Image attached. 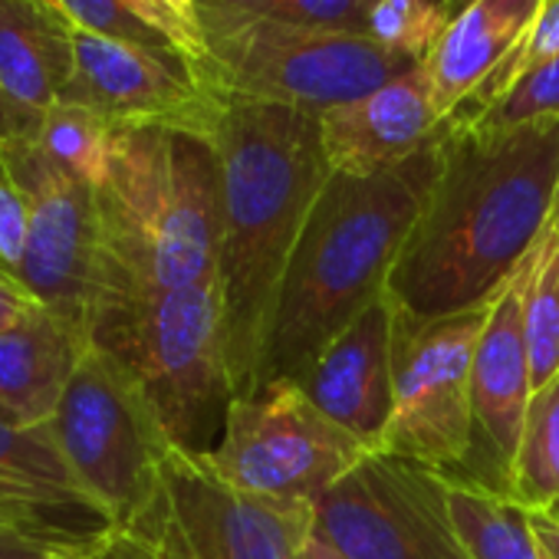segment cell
<instances>
[{"mask_svg": "<svg viewBox=\"0 0 559 559\" xmlns=\"http://www.w3.org/2000/svg\"><path fill=\"white\" fill-rule=\"evenodd\" d=\"M556 181L559 119L520 129L444 119L438 171L389 300L425 320L487 307L539 243Z\"/></svg>", "mask_w": 559, "mask_h": 559, "instance_id": "1", "label": "cell"}, {"mask_svg": "<svg viewBox=\"0 0 559 559\" xmlns=\"http://www.w3.org/2000/svg\"><path fill=\"white\" fill-rule=\"evenodd\" d=\"M211 145L221 168L217 300L234 399H247L260 389L290 253L333 168L320 116L287 106L224 103Z\"/></svg>", "mask_w": 559, "mask_h": 559, "instance_id": "2", "label": "cell"}, {"mask_svg": "<svg viewBox=\"0 0 559 559\" xmlns=\"http://www.w3.org/2000/svg\"><path fill=\"white\" fill-rule=\"evenodd\" d=\"M435 171L438 139L399 168L366 178L330 175L280 284L260 389L276 379L300 382L353 320L385 300Z\"/></svg>", "mask_w": 559, "mask_h": 559, "instance_id": "3", "label": "cell"}, {"mask_svg": "<svg viewBox=\"0 0 559 559\" xmlns=\"http://www.w3.org/2000/svg\"><path fill=\"white\" fill-rule=\"evenodd\" d=\"M93 201L99 237L93 307L112 297L217 287L221 168L211 139L119 129Z\"/></svg>", "mask_w": 559, "mask_h": 559, "instance_id": "4", "label": "cell"}, {"mask_svg": "<svg viewBox=\"0 0 559 559\" xmlns=\"http://www.w3.org/2000/svg\"><path fill=\"white\" fill-rule=\"evenodd\" d=\"M90 343L142 385L168 438L207 454L234 402L217 287L158 297H112L90 310Z\"/></svg>", "mask_w": 559, "mask_h": 559, "instance_id": "5", "label": "cell"}, {"mask_svg": "<svg viewBox=\"0 0 559 559\" xmlns=\"http://www.w3.org/2000/svg\"><path fill=\"white\" fill-rule=\"evenodd\" d=\"M207 60L198 80L221 103L326 112L421 67L369 34L198 11Z\"/></svg>", "mask_w": 559, "mask_h": 559, "instance_id": "6", "label": "cell"}, {"mask_svg": "<svg viewBox=\"0 0 559 559\" xmlns=\"http://www.w3.org/2000/svg\"><path fill=\"white\" fill-rule=\"evenodd\" d=\"M313 507L243 493L204 454L168 448L148 503L112 539L132 559H300Z\"/></svg>", "mask_w": 559, "mask_h": 559, "instance_id": "7", "label": "cell"}, {"mask_svg": "<svg viewBox=\"0 0 559 559\" xmlns=\"http://www.w3.org/2000/svg\"><path fill=\"white\" fill-rule=\"evenodd\" d=\"M47 428L112 530L148 503L175 444L142 385L96 343L86 346Z\"/></svg>", "mask_w": 559, "mask_h": 559, "instance_id": "8", "label": "cell"}, {"mask_svg": "<svg viewBox=\"0 0 559 559\" xmlns=\"http://www.w3.org/2000/svg\"><path fill=\"white\" fill-rule=\"evenodd\" d=\"M366 454L372 451L323 415L294 379H276L227 405L204 461L243 493L313 507Z\"/></svg>", "mask_w": 559, "mask_h": 559, "instance_id": "9", "label": "cell"}, {"mask_svg": "<svg viewBox=\"0 0 559 559\" xmlns=\"http://www.w3.org/2000/svg\"><path fill=\"white\" fill-rule=\"evenodd\" d=\"M487 307L425 320L392 304L395 408L382 451L444 474L467 471L474 448L471 366Z\"/></svg>", "mask_w": 559, "mask_h": 559, "instance_id": "10", "label": "cell"}, {"mask_svg": "<svg viewBox=\"0 0 559 559\" xmlns=\"http://www.w3.org/2000/svg\"><path fill=\"white\" fill-rule=\"evenodd\" d=\"M313 533L343 559H467L448 474L372 451L313 503Z\"/></svg>", "mask_w": 559, "mask_h": 559, "instance_id": "11", "label": "cell"}, {"mask_svg": "<svg viewBox=\"0 0 559 559\" xmlns=\"http://www.w3.org/2000/svg\"><path fill=\"white\" fill-rule=\"evenodd\" d=\"M31 194V227L17 276L44 310L90 336V307L96 294V201L93 185L60 171L34 139L0 142Z\"/></svg>", "mask_w": 559, "mask_h": 559, "instance_id": "12", "label": "cell"}, {"mask_svg": "<svg viewBox=\"0 0 559 559\" xmlns=\"http://www.w3.org/2000/svg\"><path fill=\"white\" fill-rule=\"evenodd\" d=\"M60 103L83 106L112 129H178L204 139L224 109L181 53L86 31H76V67Z\"/></svg>", "mask_w": 559, "mask_h": 559, "instance_id": "13", "label": "cell"}, {"mask_svg": "<svg viewBox=\"0 0 559 559\" xmlns=\"http://www.w3.org/2000/svg\"><path fill=\"white\" fill-rule=\"evenodd\" d=\"M530 263L533 253L490 300L471 366L474 448L464 477H477L507 493L526 408L533 399L530 353L523 336V287L530 276Z\"/></svg>", "mask_w": 559, "mask_h": 559, "instance_id": "14", "label": "cell"}, {"mask_svg": "<svg viewBox=\"0 0 559 559\" xmlns=\"http://www.w3.org/2000/svg\"><path fill=\"white\" fill-rule=\"evenodd\" d=\"M444 126L425 67L320 112L326 162L336 175H379L428 148Z\"/></svg>", "mask_w": 559, "mask_h": 559, "instance_id": "15", "label": "cell"}, {"mask_svg": "<svg viewBox=\"0 0 559 559\" xmlns=\"http://www.w3.org/2000/svg\"><path fill=\"white\" fill-rule=\"evenodd\" d=\"M307 399L369 451H382L392 408V300L372 304L353 320L297 382Z\"/></svg>", "mask_w": 559, "mask_h": 559, "instance_id": "16", "label": "cell"}, {"mask_svg": "<svg viewBox=\"0 0 559 559\" xmlns=\"http://www.w3.org/2000/svg\"><path fill=\"white\" fill-rule=\"evenodd\" d=\"M73 67L76 27L53 0H0V103L17 139L63 99Z\"/></svg>", "mask_w": 559, "mask_h": 559, "instance_id": "17", "label": "cell"}, {"mask_svg": "<svg viewBox=\"0 0 559 559\" xmlns=\"http://www.w3.org/2000/svg\"><path fill=\"white\" fill-rule=\"evenodd\" d=\"M539 8L543 0H471L448 17L435 50L421 63L444 119L464 109L520 47Z\"/></svg>", "mask_w": 559, "mask_h": 559, "instance_id": "18", "label": "cell"}, {"mask_svg": "<svg viewBox=\"0 0 559 559\" xmlns=\"http://www.w3.org/2000/svg\"><path fill=\"white\" fill-rule=\"evenodd\" d=\"M90 336L50 310L0 336V421L40 428L60 405Z\"/></svg>", "mask_w": 559, "mask_h": 559, "instance_id": "19", "label": "cell"}, {"mask_svg": "<svg viewBox=\"0 0 559 559\" xmlns=\"http://www.w3.org/2000/svg\"><path fill=\"white\" fill-rule=\"evenodd\" d=\"M0 484L37 497L93 533H112V523L63 461L47 425L17 428L0 421Z\"/></svg>", "mask_w": 559, "mask_h": 559, "instance_id": "20", "label": "cell"}, {"mask_svg": "<svg viewBox=\"0 0 559 559\" xmlns=\"http://www.w3.org/2000/svg\"><path fill=\"white\" fill-rule=\"evenodd\" d=\"M451 520L467 559H549L530 507L477 477L448 474Z\"/></svg>", "mask_w": 559, "mask_h": 559, "instance_id": "21", "label": "cell"}, {"mask_svg": "<svg viewBox=\"0 0 559 559\" xmlns=\"http://www.w3.org/2000/svg\"><path fill=\"white\" fill-rule=\"evenodd\" d=\"M510 493L530 510L559 503V379L536 389L526 408Z\"/></svg>", "mask_w": 559, "mask_h": 559, "instance_id": "22", "label": "cell"}, {"mask_svg": "<svg viewBox=\"0 0 559 559\" xmlns=\"http://www.w3.org/2000/svg\"><path fill=\"white\" fill-rule=\"evenodd\" d=\"M523 336L533 392L559 379V230L546 224L523 287Z\"/></svg>", "mask_w": 559, "mask_h": 559, "instance_id": "23", "label": "cell"}, {"mask_svg": "<svg viewBox=\"0 0 559 559\" xmlns=\"http://www.w3.org/2000/svg\"><path fill=\"white\" fill-rule=\"evenodd\" d=\"M116 132L119 129L103 122L96 112L73 106V103H57L40 119V126L31 139L60 171L96 188V181L106 175Z\"/></svg>", "mask_w": 559, "mask_h": 559, "instance_id": "24", "label": "cell"}, {"mask_svg": "<svg viewBox=\"0 0 559 559\" xmlns=\"http://www.w3.org/2000/svg\"><path fill=\"white\" fill-rule=\"evenodd\" d=\"M444 24L448 14L438 4H431V0H376L366 21V34L379 47L412 63H425Z\"/></svg>", "mask_w": 559, "mask_h": 559, "instance_id": "25", "label": "cell"}, {"mask_svg": "<svg viewBox=\"0 0 559 559\" xmlns=\"http://www.w3.org/2000/svg\"><path fill=\"white\" fill-rule=\"evenodd\" d=\"M454 119H464L484 129H520V126L559 119V57L526 73L523 80H516L490 106L457 109Z\"/></svg>", "mask_w": 559, "mask_h": 559, "instance_id": "26", "label": "cell"}, {"mask_svg": "<svg viewBox=\"0 0 559 559\" xmlns=\"http://www.w3.org/2000/svg\"><path fill=\"white\" fill-rule=\"evenodd\" d=\"M372 8L376 0H198V11L266 17V21L356 31V34H366V21Z\"/></svg>", "mask_w": 559, "mask_h": 559, "instance_id": "27", "label": "cell"}, {"mask_svg": "<svg viewBox=\"0 0 559 559\" xmlns=\"http://www.w3.org/2000/svg\"><path fill=\"white\" fill-rule=\"evenodd\" d=\"M559 57V0H543V8L536 14V21L530 24L526 37L520 40V47L497 67V73L480 86V93L464 106V109H480L490 106L493 99H500L516 80H523L526 73L539 70L543 63Z\"/></svg>", "mask_w": 559, "mask_h": 559, "instance_id": "28", "label": "cell"}, {"mask_svg": "<svg viewBox=\"0 0 559 559\" xmlns=\"http://www.w3.org/2000/svg\"><path fill=\"white\" fill-rule=\"evenodd\" d=\"M53 4L70 17L76 31L139 44V47H158V50H175L158 31H152L145 21H139L122 0H53ZM178 53V50H175Z\"/></svg>", "mask_w": 559, "mask_h": 559, "instance_id": "29", "label": "cell"}, {"mask_svg": "<svg viewBox=\"0 0 559 559\" xmlns=\"http://www.w3.org/2000/svg\"><path fill=\"white\" fill-rule=\"evenodd\" d=\"M106 543L80 536L50 523L0 520V559H53V556H93Z\"/></svg>", "mask_w": 559, "mask_h": 559, "instance_id": "30", "label": "cell"}, {"mask_svg": "<svg viewBox=\"0 0 559 559\" xmlns=\"http://www.w3.org/2000/svg\"><path fill=\"white\" fill-rule=\"evenodd\" d=\"M31 227V194L14 175L4 145H0V263L17 273Z\"/></svg>", "mask_w": 559, "mask_h": 559, "instance_id": "31", "label": "cell"}, {"mask_svg": "<svg viewBox=\"0 0 559 559\" xmlns=\"http://www.w3.org/2000/svg\"><path fill=\"white\" fill-rule=\"evenodd\" d=\"M122 4L139 17V21H145L152 31H158L191 67H194V73L204 67V60H207V47H204V37L201 34H194L191 27H185L162 0H122Z\"/></svg>", "mask_w": 559, "mask_h": 559, "instance_id": "32", "label": "cell"}, {"mask_svg": "<svg viewBox=\"0 0 559 559\" xmlns=\"http://www.w3.org/2000/svg\"><path fill=\"white\" fill-rule=\"evenodd\" d=\"M0 516H14V520H37V523H50V526H60V530H70V533H80V536H109V533H93L86 526H80L76 520H70L67 513L40 503L37 497L17 490V487H8V484H0Z\"/></svg>", "mask_w": 559, "mask_h": 559, "instance_id": "33", "label": "cell"}, {"mask_svg": "<svg viewBox=\"0 0 559 559\" xmlns=\"http://www.w3.org/2000/svg\"><path fill=\"white\" fill-rule=\"evenodd\" d=\"M40 310H44V304L31 294L24 280L11 266L0 263V336L17 330Z\"/></svg>", "mask_w": 559, "mask_h": 559, "instance_id": "34", "label": "cell"}, {"mask_svg": "<svg viewBox=\"0 0 559 559\" xmlns=\"http://www.w3.org/2000/svg\"><path fill=\"white\" fill-rule=\"evenodd\" d=\"M530 516H533V530H536L546 556L549 559H559V516H552L546 510H530Z\"/></svg>", "mask_w": 559, "mask_h": 559, "instance_id": "35", "label": "cell"}, {"mask_svg": "<svg viewBox=\"0 0 559 559\" xmlns=\"http://www.w3.org/2000/svg\"><path fill=\"white\" fill-rule=\"evenodd\" d=\"M300 559H343V556H340V552H336V549H333L330 543H323V539H320V536L313 533V536H310V543L304 546Z\"/></svg>", "mask_w": 559, "mask_h": 559, "instance_id": "36", "label": "cell"}, {"mask_svg": "<svg viewBox=\"0 0 559 559\" xmlns=\"http://www.w3.org/2000/svg\"><path fill=\"white\" fill-rule=\"evenodd\" d=\"M93 559H132V556H129V552L112 539V533H109V536H106V543L96 549V556H93Z\"/></svg>", "mask_w": 559, "mask_h": 559, "instance_id": "37", "label": "cell"}, {"mask_svg": "<svg viewBox=\"0 0 559 559\" xmlns=\"http://www.w3.org/2000/svg\"><path fill=\"white\" fill-rule=\"evenodd\" d=\"M14 139H17V135H14V122H11L4 103H0V142H14Z\"/></svg>", "mask_w": 559, "mask_h": 559, "instance_id": "38", "label": "cell"}, {"mask_svg": "<svg viewBox=\"0 0 559 559\" xmlns=\"http://www.w3.org/2000/svg\"><path fill=\"white\" fill-rule=\"evenodd\" d=\"M549 227L559 230V181H556V198H552V214H549Z\"/></svg>", "mask_w": 559, "mask_h": 559, "instance_id": "39", "label": "cell"}, {"mask_svg": "<svg viewBox=\"0 0 559 559\" xmlns=\"http://www.w3.org/2000/svg\"><path fill=\"white\" fill-rule=\"evenodd\" d=\"M467 4H471V0H451V4H448V17H454V14H457L461 8H467Z\"/></svg>", "mask_w": 559, "mask_h": 559, "instance_id": "40", "label": "cell"}, {"mask_svg": "<svg viewBox=\"0 0 559 559\" xmlns=\"http://www.w3.org/2000/svg\"><path fill=\"white\" fill-rule=\"evenodd\" d=\"M431 4H438V8H441V11L448 14V4H451V0H431Z\"/></svg>", "mask_w": 559, "mask_h": 559, "instance_id": "41", "label": "cell"}, {"mask_svg": "<svg viewBox=\"0 0 559 559\" xmlns=\"http://www.w3.org/2000/svg\"><path fill=\"white\" fill-rule=\"evenodd\" d=\"M96 556V552H93ZM93 556H53V559H93Z\"/></svg>", "mask_w": 559, "mask_h": 559, "instance_id": "42", "label": "cell"}, {"mask_svg": "<svg viewBox=\"0 0 559 559\" xmlns=\"http://www.w3.org/2000/svg\"><path fill=\"white\" fill-rule=\"evenodd\" d=\"M546 513H552V516H559V503H556V507H549Z\"/></svg>", "mask_w": 559, "mask_h": 559, "instance_id": "43", "label": "cell"}, {"mask_svg": "<svg viewBox=\"0 0 559 559\" xmlns=\"http://www.w3.org/2000/svg\"><path fill=\"white\" fill-rule=\"evenodd\" d=\"M0 520H11V516H0ZM27 523H34V520H27Z\"/></svg>", "mask_w": 559, "mask_h": 559, "instance_id": "44", "label": "cell"}, {"mask_svg": "<svg viewBox=\"0 0 559 559\" xmlns=\"http://www.w3.org/2000/svg\"><path fill=\"white\" fill-rule=\"evenodd\" d=\"M11 520H14V516H11ZM34 523H37V520H34Z\"/></svg>", "mask_w": 559, "mask_h": 559, "instance_id": "45", "label": "cell"}]
</instances>
